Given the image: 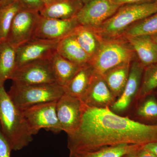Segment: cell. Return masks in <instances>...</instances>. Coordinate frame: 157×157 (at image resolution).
<instances>
[{"label":"cell","mask_w":157,"mask_h":157,"mask_svg":"<svg viewBox=\"0 0 157 157\" xmlns=\"http://www.w3.org/2000/svg\"><path fill=\"white\" fill-rule=\"evenodd\" d=\"M136 115L141 122L149 124H157V98L153 93L140 100Z\"/></svg>","instance_id":"24"},{"label":"cell","mask_w":157,"mask_h":157,"mask_svg":"<svg viewBox=\"0 0 157 157\" xmlns=\"http://www.w3.org/2000/svg\"><path fill=\"white\" fill-rule=\"evenodd\" d=\"M144 68L137 59L132 62L128 78L123 91L109 108L113 112L117 113L125 111L133 98H136L140 89Z\"/></svg>","instance_id":"14"},{"label":"cell","mask_w":157,"mask_h":157,"mask_svg":"<svg viewBox=\"0 0 157 157\" xmlns=\"http://www.w3.org/2000/svg\"><path fill=\"white\" fill-rule=\"evenodd\" d=\"M120 6L112 0H90L76 16L78 23L96 30L112 17Z\"/></svg>","instance_id":"8"},{"label":"cell","mask_w":157,"mask_h":157,"mask_svg":"<svg viewBox=\"0 0 157 157\" xmlns=\"http://www.w3.org/2000/svg\"><path fill=\"white\" fill-rule=\"evenodd\" d=\"M137 157H157L151 152L141 147L136 152Z\"/></svg>","instance_id":"31"},{"label":"cell","mask_w":157,"mask_h":157,"mask_svg":"<svg viewBox=\"0 0 157 157\" xmlns=\"http://www.w3.org/2000/svg\"><path fill=\"white\" fill-rule=\"evenodd\" d=\"M59 41L32 38L20 45L16 48V68L30 62L50 59Z\"/></svg>","instance_id":"10"},{"label":"cell","mask_w":157,"mask_h":157,"mask_svg":"<svg viewBox=\"0 0 157 157\" xmlns=\"http://www.w3.org/2000/svg\"><path fill=\"white\" fill-rule=\"evenodd\" d=\"M57 101L34 105L22 109L33 135L42 129L54 133L62 132L56 113Z\"/></svg>","instance_id":"6"},{"label":"cell","mask_w":157,"mask_h":157,"mask_svg":"<svg viewBox=\"0 0 157 157\" xmlns=\"http://www.w3.org/2000/svg\"><path fill=\"white\" fill-rule=\"evenodd\" d=\"M12 151L9 141L2 132L0 127V157H11Z\"/></svg>","instance_id":"29"},{"label":"cell","mask_w":157,"mask_h":157,"mask_svg":"<svg viewBox=\"0 0 157 157\" xmlns=\"http://www.w3.org/2000/svg\"><path fill=\"white\" fill-rule=\"evenodd\" d=\"M123 36L132 46L137 60L144 67L157 63V47L151 36Z\"/></svg>","instance_id":"15"},{"label":"cell","mask_w":157,"mask_h":157,"mask_svg":"<svg viewBox=\"0 0 157 157\" xmlns=\"http://www.w3.org/2000/svg\"><path fill=\"white\" fill-rule=\"evenodd\" d=\"M72 33L82 48L92 59L101 46L102 38L93 29L81 25H78Z\"/></svg>","instance_id":"21"},{"label":"cell","mask_w":157,"mask_h":157,"mask_svg":"<svg viewBox=\"0 0 157 157\" xmlns=\"http://www.w3.org/2000/svg\"><path fill=\"white\" fill-rule=\"evenodd\" d=\"M79 24L76 17L59 19L42 17L40 15L33 38L60 40L73 33Z\"/></svg>","instance_id":"11"},{"label":"cell","mask_w":157,"mask_h":157,"mask_svg":"<svg viewBox=\"0 0 157 157\" xmlns=\"http://www.w3.org/2000/svg\"><path fill=\"white\" fill-rule=\"evenodd\" d=\"M42 2L44 4L45 7L49 6L53 2L54 0H41Z\"/></svg>","instance_id":"33"},{"label":"cell","mask_w":157,"mask_h":157,"mask_svg":"<svg viewBox=\"0 0 157 157\" xmlns=\"http://www.w3.org/2000/svg\"><path fill=\"white\" fill-rule=\"evenodd\" d=\"M80 100L86 107L104 108H110L116 99L107 86L103 75L95 73L89 87Z\"/></svg>","instance_id":"13"},{"label":"cell","mask_w":157,"mask_h":157,"mask_svg":"<svg viewBox=\"0 0 157 157\" xmlns=\"http://www.w3.org/2000/svg\"><path fill=\"white\" fill-rule=\"evenodd\" d=\"M131 63L119 65L108 70L103 75L107 86L116 100L121 95L126 85Z\"/></svg>","instance_id":"19"},{"label":"cell","mask_w":157,"mask_h":157,"mask_svg":"<svg viewBox=\"0 0 157 157\" xmlns=\"http://www.w3.org/2000/svg\"><path fill=\"white\" fill-rule=\"evenodd\" d=\"M155 142L157 124H149L121 116L109 107L84 105L79 127L73 134L68 135L70 153L94 151L122 144L142 146Z\"/></svg>","instance_id":"1"},{"label":"cell","mask_w":157,"mask_h":157,"mask_svg":"<svg viewBox=\"0 0 157 157\" xmlns=\"http://www.w3.org/2000/svg\"><path fill=\"white\" fill-rule=\"evenodd\" d=\"M83 4L80 0H54L53 3L39 12L42 17L69 19L76 17Z\"/></svg>","instance_id":"16"},{"label":"cell","mask_w":157,"mask_h":157,"mask_svg":"<svg viewBox=\"0 0 157 157\" xmlns=\"http://www.w3.org/2000/svg\"><path fill=\"white\" fill-rule=\"evenodd\" d=\"M94 73V68L90 63L81 67L63 87L65 94L81 99L89 87Z\"/></svg>","instance_id":"18"},{"label":"cell","mask_w":157,"mask_h":157,"mask_svg":"<svg viewBox=\"0 0 157 157\" xmlns=\"http://www.w3.org/2000/svg\"><path fill=\"white\" fill-rule=\"evenodd\" d=\"M157 12V0L122 5L95 31L103 39L120 36L130 26Z\"/></svg>","instance_id":"3"},{"label":"cell","mask_w":157,"mask_h":157,"mask_svg":"<svg viewBox=\"0 0 157 157\" xmlns=\"http://www.w3.org/2000/svg\"><path fill=\"white\" fill-rule=\"evenodd\" d=\"M56 52L63 57L80 67L89 64L91 60L72 33L59 41Z\"/></svg>","instance_id":"17"},{"label":"cell","mask_w":157,"mask_h":157,"mask_svg":"<svg viewBox=\"0 0 157 157\" xmlns=\"http://www.w3.org/2000/svg\"><path fill=\"white\" fill-rule=\"evenodd\" d=\"M0 6H1V5H0Z\"/></svg>","instance_id":"39"},{"label":"cell","mask_w":157,"mask_h":157,"mask_svg":"<svg viewBox=\"0 0 157 157\" xmlns=\"http://www.w3.org/2000/svg\"><path fill=\"white\" fill-rule=\"evenodd\" d=\"M141 146L122 144L107 147L91 151L70 153V157H124L126 155L137 151Z\"/></svg>","instance_id":"23"},{"label":"cell","mask_w":157,"mask_h":157,"mask_svg":"<svg viewBox=\"0 0 157 157\" xmlns=\"http://www.w3.org/2000/svg\"><path fill=\"white\" fill-rule=\"evenodd\" d=\"M83 3V5L84 4H86V3H87L88 2L90 1V0H80Z\"/></svg>","instance_id":"37"},{"label":"cell","mask_w":157,"mask_h":157,"mask_svg":"<svg viewBox=\"0 0 157 157\" xmlns=\"http://www.w3.org/2000/svg\"><path fill=\"white\" fill-rule=\"evenodd\" d=\"M13 1L14 0H0V5L1 6H4L11 2Z\"/></svg>","instance_id":"34"},{"label":"cell","mask_w":157,"mask_h":157,"mask_svg":"<svg viewBox=\"0 0 157 157\" xmlns=\"http://www.w3.org/2000/svg\"><path fill=\"white\" fill-rule=\"evenodd\" d=\"M23 85L48 84L56 82L50 59L30 62L16 68L10 79Z\"/></svg>","instance_id":"7"},{"label":"cell","mask_w":157,"mask_h":157,"mask_svg":"<svg viewBox=\"0 0 157 157\" xmlns=\"http://www.w3.org/2000/svg\"><path fill=\"white\" fill-rule=\"evenodd\" d=\"M154 93L155 94V95L156 96L157 98V90H156L155 91Z\"/></svg>","instance_id":"38"},{"label":"cell","mask_w":157,"mask_h":157,"mask_svg":"<svg viewBox=\"0 0 157 157\" xmlns=\"http://www.w3.org/2000/svg\"><path fill=\"white\" fill-rule=\"evenodd\" d=\"M137 151L133 152L127 155H126V157H137V155H136V152H137Z\"/></svg>","instance_id":"36"},{"label":"cell","mask_w":157,"mask_h":157,"mask_svg":"<svg viewBox=\"0 0 157 157\" xmlns=\"http://www.w3.org/2000/svg\"><path fill=\"white\" fill-rule=\"evenodd\" d=\"M157 33V12L129 26L123 36H152Z\"/></svg>","instance_id":"27"},{"label":"cell","mask_w":157,"mask_h":157,"mask_svg":"<svg viewBox=\"0 0 157 157\" xmlns=\"http://www.w3.org/2000/svg\"><path fill=\"white\" fill-rule=\"evenodd\" d=\"M40 16L39 12L20 10L13 20L7 42L16 48L32 39Z\"/></svg>","instance_id":"12"},{"label":"cell","mask_w":157,"mask_h":157,"mask_svg":"<svg viewBox=\"0 0 157 157\" xmlns=\"http://www.w3.org/2000/svg\"><path fill=\"white\" fill-rule=\"evenodd\" d=\"M16 67V48L6 40L0 41V86L10 79Z\"/></svg>","instance_id":"22"},{"label":"cell","mask_w":157,"mask_h":157,"mask_svg":"<svg viewBox=\"0 0 157 157\" xmlns=\"http://www.w3.org/2000/svg\"><path fill=\"white\" fill-rule=\"evenodd\" d=\"M56 113L62 131L68 135L73 134L79 127L84 105L79 98L64 94L56 102Z\"/></svg>","instance_id":"9"},{"label":"cell","mask_w":157,"mask_h":157,"mask_svg":"<svg viewBox=\"0 0 157 157\" xmlns=\"http://www.w3.org/2000/svg\"><path fill=\"white\" fill-rule=\"evenodd\" d=\"M135 52L123 36L102 38L98 52L90 64L95 73L103 75L105 72L119 65L131 63L137 59Z\"/></svg>","instance_id":"4"},{"label":"cell","mask_w":157,"mask_h":157,"mask_svg":"<svg viewBox=\"0 0 157 157\" xmlns=\"http://www.w3.org/2000/svg\"><path fill=\"white\" fill-rule=\"evenodd\" d=\"M151 36L157 47V33L152 35Z\"/></svg>","instance_id":"35"},{"label":"cell","mask_w":157,"mask_h":157,"mask_svg":"<svg viewBox=\"0 0 157 157\" xmlns=\"http://www.w3.org/2000/svg\"><path fill=\"white\" fill-rule=\"evenodd\" d=\"M56 82L65 87L81 67L63 57L57 52L50 59Z\"/></svg>","instance_id":"20"},{"label":"cell","mask_w":157,"mask_h":157,"mask_svg":"<svg viewBox=\"0 0 157 157\" xmlns=\"http://www.w3.org/2000/svg\"><path fill=\"white\" fill-rule=\"evenodd\" d=\"M157 90V63L144 68L140 89L136 99H141L154 92Z\"/></svg>","instance_id":"26"},{"label":"cell","mask_w":157,"mask_h":157,"mask_svg":"<svg viewBox=\"0 0 157 157\" xmlns=\"http://www.w3.org/2000/svg\"><path fill=\"white\" fill-rule=\"evenodd\" d=\"M0 127L12 150H21L33 140L22 110L11 100L4 86H0Z\"/></svg>","instance_id":"2"},{"label":"cell","mask_w":157,"mask_h":157,"mask_svg":"<svg viewBox=\"0 0 157 157\" xmlns=\"http://www.w3.org/2000/svg\"><path fill=\"white\" fill-rule=\"evenodd\" d=\"M142 147L144 148L151 152L157 157V142L147 144Z\"/></svg>","instance_id":"32"},{"label":"cell","mask_w":157,"mask_h":157,"mask_svg":"<svg viewBox=\"0 0 157 157\" xmlns=\"http://www.w3.org/2000/svg\"><path fill=\"white\" fill-rule=\"evenodd\" d=\"M21 10V6L17 0L0 6V41L6 40L13 20Z\"/></svg>","instance_id":"25"},{"label":"cell","mask_w":157,"mask_h":157,"mask_svg":"<svg viewBox=\"0 0 157 157\" xmlns=\"http://www.w3.org/2000/svg\"><path fill=\"white\" fill-rule=\"evenodd\" d=\"M22 10L40 12L44 8V4L41 0H17Z\"/></svg>","instance_id":"28"},{"label":"cell","mask_w":157,"mask_h":157,"mask_svg":"<svg viewBox=\"0 0 157 157\" xmlns=\"http://www.w3.org/2000/svg\"><path fill=\"white\" fill-rule=\"evenodd\" d=\"M8 93L14 104L21 110L37 104L57 101L65 94L63 87L57 82L23 85L13 82Z\"/></svg>","instance_id":"5"},{"label":"cell","mask_w":157,"mask_h":157,"mask_svg":"<svg viewBox=\"0 0 157 157\" xmlns=\"http://www.w3.org/2000/svg\"><path fill=\"white\" fill-rule=\"evenodd\" d=\"M114 3L119 6L126 4H134V3H141L153 2L156 0H112Z\"/></svg>","instance_id":"30"}]
</instances>
